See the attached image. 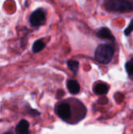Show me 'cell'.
I'll use <instances>...</instances> for the list:
<instances>
[{
	"label": "cell",
	"mask_w": 133,
	"mask_h": 134,
	"mask_svg": "<svg viewBox=\"0 0 133 134\" xmlns=\"http://www.w3.org/2000/svg\"><path fill=\"white\" fill-rule=\"evenodd\" d=\"M67 67L68 68L72 71V73L75 75L78 73V68H79V63L77 60H70L67 61Z\"/></svg>",
	"instance_id": "cell-10"
},
{
	"label": "cell",
	"mask_w": 133,
	"mask_h": 134,
	"mask_svg": "<svg viewBox=\"0 0 133 134\" xmlns=\"http://www.w3.org/2000/svg\"><path fill=\"white\" fill-rule=\"evenodd\" d=\"M93 91L96 95H106L109 91V86L104 82H98L93 87Z\"/></svg>",
	"instance_id": "cell-7"
},
{
	"label": "cell",
	"mask_w": 133,
	"mask_h": 134,
	"mask_svg": "<svg viewBox=\"0 0 133 134\" xmlns=\"http://www.w3.org/2000/svg\"><path fill=\"white\" fill-rule=\"evenodd\" d=\"M125 70L128 73L129 77L133 80V57L126 62L125 64Z\"/></svg>",
	"instance_id": "cell-11"
},
{
	"label": "cell",
	"mask_w": 133,
	"mask_h": 134,
	"mask_svg": "<svg viewBox=\"0 0 133 134\" xmlns=\"http://www.w3.org/2000/svg\"><path fill=\"white\" fill-rule=\"evenodd\" d=\"M132 31H133V18H132V20H131L130 24H129V26L127 27V28L125 30L124 33H125V35L126 36H128V35H129Z\"/></svg>",
	"instance_id": "cell-12"
},
{
	"label": "cell",
	"mask_w": 133,
	"mask_h": 134,
	"mask_svg": "<svg viewBox=\"0 0 133 134\" xmlns=\"http://www.w3.org/2000/svg\"><path fill=\"white\" fill-rule=\"evenodd\" d=\"M63 94H64V93H63L62 90H59V91H58V93H57V94H56V96H57L56 97L60 98V97H61V96H62V95H63Z\"/></svg>",
	"instance_id": "cell-13"
},
{
	"label": "cell",
	"mask_w": 133,
	"mask_h": 134,
	"mask_svg": "<svg viewBox=\"0 0 133 134\" xmlns=\"http://www.w3.org/2000/svg\"><path fill=\"white\" fill-rule=\"evenodd\" d=\"M67 87L70 93L73 95H76L80 92V85L76 80H68L67 83Z\"/></svg>",
	"instance_id": "cell-8"
},
{
	"label": "cell",
	"mask_w": 133,
	"mask_h": 134,
	"mask_svg": "<svg viewBox=\"0 0 133 134\" xmlns=\"http://www.w3.org/2000/svg\"><path fill=\"white\" fill-rule=\"evenodd\" d=\"M55 112L57 116L63 121H68L71 117V108L67 103L57 104L55 108Z\"/></svg>",
	"instance_id": "cell-4"
},
{
	"label": "cell",
	"mask_w": 133,
	"mask_h": 134,
	"mask_svg": "<svg viewBox=\"0 0 133 134\" xmlns=\"http://www.w3.org/2000/svg\"><path fill=\"white\" fill-rule=\"evenodd\" d=\"M45 47V43L42 39H38L36 40L32 46V51L34 53L41 52L44 48Z\"/></svg>",
	"instance_id": "cell-9"
},
{
	"label": "cell",
	"mask_w": 133,
	"mask_h": 134,
	"mask_svg": "<svg viewBox=\"0 0 133 134\" xmlns=\"http://www.w3.org/2000/svg\"><path fill=\"white\" fill-rule=\"evenodd\" d=\"M104 7L110 12L126 13L133 9V3L129 0H105Z\"/></svg>",
	"instance_id": "cell-2"
},
{
	"label": "cell",
	"mask_w": 133,
	"mask_h": 134,
	"mask_svg": "<svg viewBox=\"0 0 133 134\" xmlns=\"http://www.w3.org/2000/svg\"><path fill=\"white\" fill-rule=\"evenodd\" d=\"M98 38L101 39H108L111 41H114V36L112 35L111 30L107 27H101L96 33Z\"/></svg>",
	"instance_id": "cell-6"
},
{
	"label": "cell",
	"mask_w": 133,
	"mask_h": 134,
	"mask_svg": "<svg viewBox=\"0 0 133 134\" xmlns=\"http://www.w3.org/2000/svg\"><path fill=\"white\" fill-rule=\"evenodd\" d=\"M46 20L45 13V11L39 8L34 10L29 16V23L32 27H40L45 24Z\"/></svg>",
	"instance_id": "cell-3"
},
{
	"label": "cell",
	"mask_w": 133,
	"mask_h": 134,
	"mask_svg": "<svg viewBox=\"0 0 133 134\" xmlns=\"http://www.w3.org/2000/svg\"><path fill=\"white\" fill-rule=\"evenodd\" d=\"M29 122L25 119H21L15 127V132L17 134H28L29 132Z\"/></svg>",
	"instance_id": "cell-5"
},
{
	"label": "cell",
	"mask_w": 133,
	"mask_h": 134,
	"mask_svg": "<svg viewBox=\"0 0 133 134\" xmlns=\"http://www.w3.org/2000/svg\"><path fill=\"white\" fill-rule=\"evenodd\" d=\"M114 49L112 46L103 43L97 46L95 51V59L97 62L103 64H108L113 59Z\"/></svg>",
	"instance_id": "cell-1"
}]
</instances>
